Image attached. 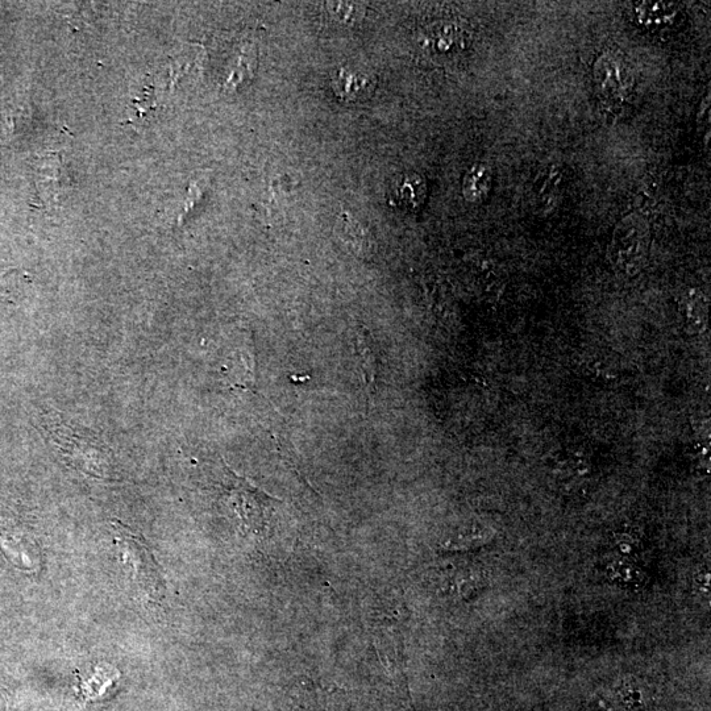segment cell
<instances>
[{
  "mask_svg": "<svg viewBox=\"0 0 711 711\" xmlns=\"http://www.w3.org/2000/svg\"><path fill=\"white\" fill-rule=\"evenodd\" d=\"M561 190H563V173L557 166L551 165L540 170L532 187L535 206L543 214H551L560 205Z\"/></svg>",
  "mask_w": 711,
  "mask_h": 711,
  "instance_id": "cell-9",
  "label": "cell"
},
{
  "mask_svg": "<svg viewBox=\"0 0 711 711\" xmlns=\"http://www.w3.org/2000/svg\"><path fill=\"white\" fill-rule=\"evenodd\" d=\"M328 11L338 22L356 24L364 18L365 8L355 3H327Z\"/></svg>",
  "mask_w": 711,
  "mask_h": 711,
  "instance_id": "cell-16",
  "label": "cell"
},
{
  "mask_svg": "<svg viewBox=\"0 0 711 711\" xmlns=\"http://www.w3.org/2000/svg\"><path fill=\"white\" fill-rule=\"evenodd\" d=\"M469 32L460 24L438 22L422 33L423 49L431 56L449 58L463 53L469 45Z\"/></svg>",
  "mask_w": 711,
  "mask_h": 711,
  "instance_id": "cell-7",
  "label": "cell"
},
{
  "mask_svg": "<svg viewBox=\"0 0 711 711\" xmlns=\"http://www.w3.org/2000/svg\"><path fill=\"white\" fill-rule=\"evenodd\" d=\"M332 87L336 97L347 102L365 101L376 89V79L369 74L356 72L352 69H339L334 79Z\"/></svg>",
  "mask_w": 711,
  "mask_h": 711,
  "instance_id": "cell-10",
  "label": "cell"
},
{
  "mask_svg": "<svg viewBox=\"0 0 711 711\" xmlns=\"http://www.w3.org/2000/svg\"><path fill=\"white\" fill-rule=\"evenodd\" d=\"M694 585H696L698 592H700L702 594V596L709 597V589H710L709 571H706V569H702V571L698 572L696 577H694Z\"/></svg>",
  "mask_w": 711,
  "mask_h": 711,
  "instance_id": "cell-17",
  "label": "cell"
},
{
  "mask_svg": "<svg viewBox=\"0 0 711 711\" xmlns=\"http://www.w3.org/2000/svg\"><path fill=\"white\" fill-rule=\"evenodd\" d=\"M648 224L643 216L631 214L615 228L613 249L618 264L626 270H636L646 255Z\"/></svg>",
  "mask_w": 711,
  "mask_h": 711,
  "instance_id": "cell-5",
  "label": "cell"
},
{
  "mask_svg": "<svg viewBox=\"0 0 711 711\" xmlns=\"http://www.w3.org/2000/svg\"><path fill=\"white\" fill-rule=\"evenodd\" d=\"M427 198V185L422 176L417 173L405 174L395 185L392 203L403 209L417 210L423 206Z\"/></svg>",
  "mask_w": 711,
  "mask_h": 711,
  "instance_id": "cell-12",
  "label": "cell"
},
{
  "mask_svg": "<svg viewBox=\"0 0 711 711\" xmlns=\"http://www.w3.org/2000/svg\"><path fill=\"white\" fill-rule=\"evenodd\" d=\"M370 632L382 665L398 680L403 675V639L399 622L390 617L377 618Z\"/></svg>",
  "mask_w": 711,
  "mask_h": 711,
  "instance_id": "cell-6",
  "label": "cell"
},
{
  "mask_svg": "<svg viewBox=\"0 0 711 711\" xmlns=\"http://www.w3.org/2000/svg\"><path fill=\"white\" fill-rule=\"evenodd\" d=\"M493 186L492 169L485 164L473 165L464 176L463 195L468 202L481 203L489 197Z\"/></svg>",
  "mask_w": 711,
  "mask_h": 711,
  "instance_id": "cell-14",
  "label": "cell"
},
{
  "mask_svg": "<svg viewBox=\"0 0 711 711\" xmlns=\"http://www.w3.org/2000/svg\"><path fill=\"white\" fill-rule=\"evenodd\" d=\"M606 573L613 584L627 590L642 589L648 580L646 571L636 561L619 557H613L607 564Z\"/></svg>",
  "mask_w": 711,
  "mask_h": 711,
  "instance_id": "cell-11",
  "label": "cell"
},
{
  "mask_svg": "<svg viewBox=\"0 0 711 711\" xmlns=\"http://www.w3.org/2000/svg\"><path fill=\"white\" fill-rule=\"evenodd\" d=\"M235 480L234 489L228 494V502L239 517L241 528L249 534L261 536L268 528V511L272 510L270 503L273 498L266 496L243 478L235 476Z\"/></svg>",
  "mask_w": 711,
  "mask_h": 711,
  "instance_id": "cell-3",
  "label": "cell"
},
{
  "mask_svg": "<svg viewBox=\"0 0 711 711\" xmlns=\"http://www.w3.org/2000/svg\"><path fill=\"white\" fill-rule=\"evenodd\" d=\"M611 552H613L614 557L636 561V563H638V560L642 559L640 556H642L644 552L642 535L634 530L617 532V534L613 536V542H611Z\"/></svg>",
  "mask_w": 711,
  "mask_h": 711,
  "instance_id": "cell-15",
  "label": "cell"
},
{
  "mask_svg": "<svg viewBox=\"0 0 711 711\" xmlns=\"http://www.w3.org/2000/svg\"><path fill=\"white\" fill-rule=\"evenodd\" d=\"M593 82L600 101L610 107L623 106L634 95V68L625 54L606 51L594 62Z\"/></svg>",
  "mask_w": 711,
  "mask_h": 711,
  "instance_id": "cell-2",
  "label": "cell"
},
{
  "mask_svg": "<svg viewBox=\"0 0 711 711\" xmlns=\"http://www.w3.org/2000/svg\"><path fill=\"white\" fill-rule=\"evenodd\" d=\"M632 22L652 36H671L685 20L683 4L663 0H640L631 4Z\"/></svg>",
  "mask_w": 711,
  "mask_h": 711,
  "instance_id": "cell-4",
  "label": "cell"
},
{
  "mask_svg": "<svg viewBox=\"0 0 711 711\" xmlns=\"http://www.w3.org/2000/svg\"><path fill=\"white\" fill-rule=\"evenodd\" d=\"M37 190L41 198L49 203H58L62 194L68 190L69 178L61 156L49 155L40 162L36 169Z\"/></svg>",
  "mask_w": 711,
  "mask_h": 711,
  "instance_id": "cell-8",
  "label": "cell"
},
{
  "mask_svg": "<svg viewBox=\"0 0 711 711\" xmlns=\"http://www.w3.org/2000/svg\"><path fill=\"white\" fill-rule=\"evenodd\" d=\"M112 528L115 532V544L120 563L130 577L133 589L137 590L145 600H157L162 596L164 581L155 557L143 540L133 535L123 523L114 521Z\"/></svg>",
  "mask_w": 711,
  "mask_h": 711,
  "instance_id": "cell-1",
  "label": "cell"
},
{
  "mask_svg": "<svg viewBox=\"0 0 711 711\" xmlns=\"http://www.w3.org/2000/svg\"><path fill=\"white\" fill-rule=\"evenodd\" d=\"M355 348L360 360L361 372L365 381V388L372 393L378 376L377 345L367 330H360L356 334Z\"/></svg>",
  "mask_w": 711,
  "mask_h": 711,
  "instance_id": "cell-13",
  "label": "cell"
}]
</instances>
